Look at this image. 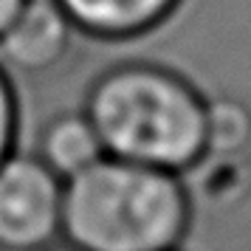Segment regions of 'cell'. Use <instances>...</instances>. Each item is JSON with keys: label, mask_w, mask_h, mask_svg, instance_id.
<instances>
[{"label": "cell", "mask_w": 251, "mask_h": 251, "mask_svg": "<svg viewBox=\"0 0 251 251\" xmlns=\"http://www.w3.org/2000/svg\"><path fill=\"white\" fill-rule=\"evenodd\" d=\"M82 110L113 158L186 175L209 155V99L170 68L125 62L104 71Z\"/></svg>", "instance_id": "6da1fadb"}, {"label": "cell", "mask_w": 251, "mask_h": 251, "mask_svg": "<svg viewBox=\"0 0 251 251\" xmlns=\"http://www.w3.org/2000/svg\"><path fill=\"white\" fill-rule=\"evenodd\" d=\"M192 223L183 175L104 155L62 186V240L79 251H175Z\"/></svg>", "instance_id": "7a4b0ae2"}, {"label": "cell", "mask_w": 251, "mask_h": 251, "mask_svg": "<svg viewBox=\"0 0 251 251\" xmlns=\"http://www.w3.org/2000/svg\"><path fill=\"white\" fill-rule=\"evenodd\" d=\"M62 186L34 152L0 164V251H37L62 240Z\"/></svg>", "instance_id": "3957f363"}, {"label": "cell", "mask_w": 251, "mask_h": 251, "mask_svg": "<svg viewBox=\"0 0 251 251\" xmlns=\"http://www.w3.org/2000/svg\"><path fill=\"white\" fill-rule=\"evenodd\" d=\"M76 28L54 0H28L20 17L0 37V65L28 76L46 74L62 62Z\"/></svg>", "instance_id": "277c9868"}, {"label": "cell", "mask_w": 251, "mask_h": 251, "mask_svg": "<svg viewBox=\"0 0 251 251\" xmlns=\"http://www.w3.org/2000/svg\"><path fill=\"white\" fill-rule=\"evenodd\" d=\"M76 34L127 43L155 31L181 9L183 0H54Z\"/></svg>", "instance_id": "5b68a950"}, {"label": "cell", "mask_w": 251, "mask_h": 251, "mask_svg": "<svg viewBox=\"0 0 251 251\" xmlns=\"http://www.w3.org/2000/svg\"><path fill=\"white\" fill-rule=\"evenodd\" d=\"M34 155L57 178L68 181L74 175L85 172L93 167L96 161H102L104 144L93 122L88 119L85 110H68V113H57L54 119H48L46 127L37 136V150Z\"/></svg>", "instance_id": "8992f818"}, {"label": "cell", "mask_w": 251, "mask_h": 251, "mask_svg": "<svg viewBox=\"0 0 251 251\" xmlns=\"http://www.w3.org/2000/svg\"><path fill=\"white\" fill-rule=\"evenodd\" d=\"M249 136L246 107L234 102H209V155L231 147H240Z\"/></svg>", "instance_id": "52a82bcc"}, {"label": "cell", "mask_w": 251, "mask_h": 251, "mask_svg": "<svg viewBox=\"0 0 251 251\" xmlns=\"http://www.w3.org/2000/svg\"><path fill=\"white\" fill-rule=\"evenodd\" d=\"M20 136V102L12 85V74L0 65V164L17 150Z\"/></svg>", "instance_id": "ba28073f"}, {"label": "cell", "mask_w": 251, "mask_h": 251, "mask_svg": "<svg viewBox=\"0 0 251 251\" xmlns=\"http://www.w3.org/2000/svg\"><path fill=\"white\" fill-rule=\"evenodd\" d=\"M25 6H28V0H0V37L9 31V25L20 17Z\"/></svg>", "instance_id": "9c48e42d"}, {"label": "cell", "mask_w": 251, "mask_h": 251, "mask_svg": "<svg viewBox=\"0 0 251 251\" xmlns=\"http://www.w3.org/2000/svg\"><path fill=\"white\" fill-rule=\"evenodd\" d=\"M37 251H79V249L71 246V243H65V240H57V243H51V246H46V249H37Z\"/></svg>", "instance_id": "30bf717a"}, {"label": "cell", "mask_w": 251, "mask_h": 251, "mask_svg": "<svg viewBox=\"0 0 251 251\" xmlns=\"http://www.w3.org/2000/svg\"><path fill=\"white\" fill-rule=\"evenodd\" d=\"M175 251H178V249H175Z\"/></svg>", "instance_id": "8fae6325"}]
</instances>
